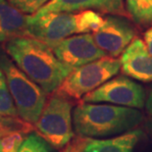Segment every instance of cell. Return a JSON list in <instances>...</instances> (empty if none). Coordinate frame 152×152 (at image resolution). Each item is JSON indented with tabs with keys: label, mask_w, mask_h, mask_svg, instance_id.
<instances>
[{
	"label": "cell",
	"mask_w": 152,
	"mask_h": 152,
	"mask_svg": "<svg viewBox=\"0 0 152 152\" xmlns=\"http://www.w3.org/2000/svg\"><path fill=\"white\" fill-rule=\"evenodd\" d=\"M14 63L47 94L54 92L74 70L55 55L52 47L30 35L3 43Z\"/></svg>",
	"instance_id": "cell-1"
},
{
	"label": "cell",
	"mask_w": 152,
	"mask_h": 152,
	"mask_svg": "<svg viewBox=\"0 0 152 152\" xmlns=\"http://www.w3.org/2000/svg\"><path fill=\"white\" fill-rule=\"evenodd\" d=\"M144 120L137 108L114 104L80 101L73 111L74 130L77 135L107 138L134 130Z\"/></svg>",
	"instance_id": "cell-2"
},
{
	"label": "cell",
	"mask_w": 152,
	"mask_h": 152,
	"mask_svg": "<svg viewBox=\"0 0 152 152\" xmlns=\"http://www.w3.org/2000/svg\"><path fill=\"white\" fill-rule=\"evenodd\" d=\"M0 69L6 77L19 117L34 124L42 112L48 94L16 65L1 44Z\"/></svg>",
	"instance_id": "cell-3"
},
{
	"label": "cell",
	"mask_w": 152,
	"mask_h": 152,
	"mask_svg": "<svg viewBox=\"0 0 152 152\" xmlns=\"http://www.w3.org/2000/svg\"><path fill=\"white\" fill-rule=\"evenodd\" d=\"M75 101L54 91L48 94L46 103L34 129L57 150L63 149L75 135L73 111Z\"/></svg>",
	"instance_id": "cell-4"
},
{
	"label": "cell",
	"mask_w": 152,
	"mask_h": 152,
	"mask_svg": "<svg viewBox=\"0 0 152 152\" xmlns=\"http://www.w3.org/2000/svg\"><path fill=\"white\" fill-rule=\"evenodd\" d=\"M120 68L121 59L105 55L74 69L55 91L73 101H80L86 94L117 75Z\"/></svg>",
	"instance_id": "cell-5"
},
{
	"label": "cell",
	"mask_w": 152,
	"mask_h": 152,
	"mask_svg": "<svg viewBox=\"0 0 152 152\" xmlns=\"http://www.w3.org/2000/svg\"><path fill=\"white\" fill-rule=\"evenodd\" d=\"M146 92L140 83L125 76L112 77L96 89L88 92L80 101L110 103L114 105L141 109L144 107Z\"/></svg>",
	"instance_id": "cell-6"
},
{
	"label": "cell",
	"mask_w": 152,
	"mask_h": 152,
	"mask_svg": "<svg viewBox=\"0 0 152 152\" xmlns=\"http://www.w3.org/2000/svg\"><path fill=\"white\" fill-rule=\"evenodd\" d=\"M76 34H77L76 13L51 12L28 16V34L50 46Z\"/></svg>",
	"instance_id": "cell-7"
},
{
	"label": "cell",
	"mask_w": 152,
	"mask_h": 152,
	"mask_svg": "<svg viewBox=\"0 0 152 152\" xmlns=\"http://www.w3.org/2000/svg\"><path fill=\"white\" fill-rule=\"evenodd\" d=\"M51 47L59 60L73 69L88 64L106 55L96 44L92 34L71 35Z\"/></svg>",
	"instance_id": "cell-8"
},
{
	"label": "cell",
	"mask_w": 152,
	"mask_h": 152,
	"mask_svg": "<svg viewBox=\"0 0 152 152\" xmlns=\"http://www.w3.org/2000/svg\"><path fill=\"white\" fill-rule=\"evenodd\" d=\"M92 35L106 55L117 58L135 37V28L127 17L109 15L105 17L102 28Z\"/></svg>",
	"instance_id": "cell-9"
},
{
	"label": "cell",
	"mask_w": 152,
	"mask_h": 152,
	"mask_svg": "<svg viewBox=\"0 0 152 152\" xmlns=\"http://www.w3.org/2000/svg\"><path fill=\"white\" fill-rule=\"evenodd\" d=\"M122 72L142 83L152 82V54L144 41L134 37L121 56Z\"/></svg>",
	"instance_id": "cell-10"
},
{
	"label": "cell",
	"mask_w": 152,
	"mask_h": 152,
	"mask_svg": "<svg viewBox=\"0 0 152 152\" xmlns=\"http://www.w3.org/2000/svg\"><path fill=\"white\" fill-rule=\"evenodd\" d=\"M83 10H94L101 14L118 15L127 17L123 0H50L34 15H42L51 12L77 13Z\"/></svg>",
	"instance_id": "cell-11"
},
{
	"label": "cell",
	"mask_w": 152,
	"mask_h": 152,
	"mask_svg": "<svg viewBox=\"0 0 152 152\" xmlns=\"http://www.w3.org/2000/svg\"><path fill=\"white\" fill-rule=\"evenodd\" d=\"M143 132L140 129L107 138L86 137L82 152H134Z\"/></svg>",
	"instance_id": "cell-12"
},
{
	"label": "cell",
	"mask_w": 152,
	"mask_h": 152,
	"mask_svg": "<svg viewBox=\"0 0 152 152\" xmlns=\"http://www.w3.org/2000/svg\"><path fill=\"white\" fill-rule=\"evenodd\" d=\"M28 15L16 8L8 0H0V44L14 37L28 34Z\"/></svg>",
	"instance_id": "cell-13"
},
{
	"label": "cell",
	"mask_w": 152,
	"mask_h": 152,
	"mask_svg": "<svg viewBox=\"0 0 152 152\" xmlns=\"http://www.w3.org/2000/svg\"><path fill=\"white\" fill-rule=\"evenodd\" d=\"M126 10L134 24L152 26V0H126Z\"/></svg>",
	"instance_id": "cell-14"
},
{
	"label": "cell",
	"mask_w": 152,
	"mask_h": 152,
	"mask_svg": "<svg viewBox=\"0 0 152 152\" xmlns=\"http://www.w3.org/2000/svg\"><path fill=\"white\" fill-rule=\"evenodd\" d=\"M76 14L77 34H93L100 30L105 23V17L94 10H83Z\"/></svg>",
	"instance_id": "cell-15"
},
{
	"label": "cell",
	"mask_w": 152,
	"mask_h": 152,
	"mask_svg": "<svg viewBox=\"0 0 152 152\" xmlns=\"http://www.w3.org/2000/svg\"><path fill=\"white\" fill-rule=\"evenodd\" d=\"M34 131H35L34 124L25 121L20 117L0 115V135L12 134V132L28 134Z\"/></svg>",
	"instance_id": "cell-16"
},
{
	"label": "cell",
	"mask_w": 152,
	"mask_h": 152,
	"mask_svg": "<svg viewBox=\"0 0 152 152\" xmlns=\"http://www.w3.org/2000/svg\"><path fill=\"white\" fill-rule=\"evenodd\" d=\"M0 115L19 117L17 108L7 85L6 77L0 69Z\"/></svg>",
	"instance_id": "cell-17"
},
{
	"label": "cell",
	"mask_w": 152,
	"mask_h": 152,
	"mask_svg": "<svg viewBox=\"0 0 152 152\" xmlns=\"http://www.w3.org/2000/svg\"><path fill=\"white\" fill-rule=\"evenodd\" d=\"M18 152H58V150L34 131L26 135Z\"/></svg>",
	"instance_id": "cell-18"
},
{
	"label": "cell",
	"mask_w": 152,
	"mask_h": 152,
	"mask_svg": "<svg viewBox=\"0 0 152 152\" xmlns=\"http://www.w3.org/2000/svg\"><path fill=\"white\" fill-rule=\"evenodd\" d=\"M16 8L26 15H34L41 7L47 4L50 0H8Z\"/></svg>",
	"instance_id": "cell-19"
},
{
	"label": "cell",
	"mask_w": 152,
	"mask_h": 152,
	"mask_svg": "<svg viewBox=\"0 0 152 152\" xmlns=\"http://www.w3.org/2000/svg\"><path fill=\"white\" fill-rule=\"evenodd\" d=\"M144 107H145V110H146L147 114L152 118V86L149 87V89H148Z\"/></svg>",
	"instance_id": "cell-20"
},
{
	"label": "cell",
	"mask_w": 152,
	"mask_h": 152,
	"mask_svg": "<svg viewBox=\"0 0 152 152\" xmlns=\"http://www.w3.org/2000/svg\"><path fill=\"white\" fill-rule=\"evenodd\" d=\"M144 43L149 53L152 54V26L144 33Z\"/></svg>",
	"instance_id": "cell-21"
},
{
	"label": "cell",
	"mask_w": 152,
	"mask_h": 152,
	"mask_svg": "<svg viewBox=\"0 0 152 152\" xmlns=\"http://www.w3.org/2000/svg\"><path fill=\"white\" fill-rule=\"evenodd\" d=\"M145 126H146V129L148 130V132H150V134L152 135V118L146 120V122H145Z\"/></svg>",
	"instance_id": "cell-22"
},
{
	"label": "cell",
	"mask_w": 152,
	"mask_h": 152,
	"mask_svg": "<svg viewBox=\"0 0 152 152\" xmlns=\"http://www.w3.org/2000/svg\"><path fill=\"white\" fill-rule=\"evenodd\" d=\"M0 152H6L4 149H3V147H2V145H1V143H0Z\"/></svg>",
	"instance_id": "cell-23"
}]
</instances>
